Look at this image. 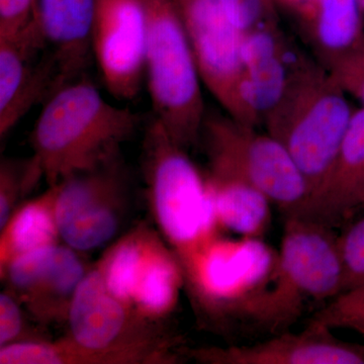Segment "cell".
I'll use <instances>...</instances> for the list:
<instances>
[{
	"label": "cell",
	"mask_w": 364,
	"mask_h": 364,
	"mask_svg": "<svg viewBox=\"0 0 364 364\" xmlns=\"http://www.w3.org/2000/svg\"><path fill=\"white\" fill-rule=\"evenodd\" d=\"M142 117L102 97L87 76L57 91L45 102L30 136L48 186L122 156Z\"/></svg>",
	"instance_id": "obj_1"
},
{
	"label": "cell",
	"mask_w": 364,
	"mask_h": 364,
	"mask_svg": "<svg viewBox=\"0 0 364 364\" xmlns=\"http://www.w3.org/2000/svg\"><path fill=\"white\" fill-rule=\"evenodd\" d=\"M346 95L318 60L301 55L289 67L282 97L263 117L267 133L305 177L309 200L331 168L353 116Z\"/></svg>",
	"instance_id": "obj_2"
},
{
	"label": "cell",
	"mask_w": 364,
	"mask_h": 364,
	"mask_svg": "<svg viewBox=\"0 0 364 364\" xmlns=\"http://www.w3.org/2000/svg\"><path fill=\"white\" fill-rule=\"evenodd\" d=\"M69 335L50 342L51 364L176 363V340L146 324L111 293L97 265L87 270L69 308Z\"/></svg>",
	"instance_id": "obj_3"
},
{
	"label": "cell",
	"mask_w": 364,
	"mask_h": 364,
	"mask_svg": "<svg viewBox=\"0 0 364 364\" xmlns=\"http://www.w3.org/2000/svg\"><path fill=\"white\" fill-rule=\"evenodd\" d=\"M143 172L155 221L183 274L219 226L205 177L155 117L146 124Z\"/></svg>",
	"instance_id": "obj_4"
},
{
	"label": "cell",
	"mask_w": 364,
	"mask_h": 364,
	"mask_svg": "<svg viewBox=\"0 0 364 364\" xmlns=\"http://www.w3.org/2000/svg\"><path fill=\"white\" fill-rule=\"evenodd\" d=\"M145 79L154 117L186 151L200 142L207 109L202 77L176 0H146Z\"/></svg>",
	"instance_id": "obj_5"
},
{
	"label": "cell",
	"mask_w": 364,
	"mask_h": 364,
	"mask_svg": "<svg viewBox=\"0 0 364 364\" xmlns=\"http://www.w3.org/2000/svg\"><path fill=\"white\" fill-rule=\"evenodd\" d=\"M335 229L306 219L286 218L272 286L261 299L253 325L280 333L304 306L339 296L343 265Z\"/></svg>",
	"instance_id": "obj_6"
},
{
	"label": "cell",
	"mask_w": 364,
	"mask_h": 364,
	"mask_svg": "<svg viewBox=\"0 0 364 364\" xmlns=\"http://www.w3.org/2000/svg\"><path fill=\"white\" fill-rule=\"evenodd\" d=\"M208 176L250 184L267 196L284 217L301 213L310 198L308 183L286 148L269 134L229 114H205L200 142Z\"/></svg>",
	"instance_id": "obj_7"
},
{
	"label": "cell",
	"mask_w": 364,
	"mask_h": 364,
	"mask_svg": "<svg viewBox=\"0 0 364 364\" xmlns=\"http://www.w3.org/2000/svg\"><path fill=\"white\" fill-rule=\"evenodd\" d=\"M97 265L111 293L146 324L159 327L176 308L183 274L171 249L152 230L140 227L124 235Z\"/></svg>",
	"instance_id": "obj_8"
},
{
	"label": "cell",
	"mask_w": 364,
	"mask_h": 364,
	"mask_svg": "<svg viewBox=\"0 0 364 364\" xmlns=\"http://www.w3.org/2000/svg\"><path fill=\"white\" fill-rule=\"evenodd\" d=\"M128 193L122 156L60 182L55 210L61 240L77 252L107 245L123 224Z\"/></svg>",
	"instance_id": "obj_9"
},
{
	"label": "cell",
	"mask_w": 364,
	"mask_h": 364,
	"mask_svg": "<svg viewBox=\"0 0 364 364\" xmlns=\"http://www.w3.org/2000/svg\"><path fill=\"white\" fill-rule=\"evenodd\" d=\"M203 83L236 121L257 127L242 95L244 33L217 0H176Z\"/></svg>",
	"instance_id": "obj_10"
},
{
	"label": "cell",
	"mask_w": 364,
	"mask_h": 364,
	"mask_svg": "<svg viewBox=\"0 0 364 364\" xmlns=\"http://www.w3.org/2000/svg\"><path fill=\"white\" fill-rule=\"evenodd\" d=\"M148 41L146 0H98L93 58L107 91L119 100L140 93Z\"/></svg>",
	"instance_id": "obj_11"
},
{
	"label": "cell",
	"mask_w": 364,
	"mask_h": 364,
	"mask_svg": "<svg viewBox=\"0 0 364 364\" xmlns=\"http://www.w3.org/2000/svg\"><path fill=\"white\" fill-rule=\"evenodd\" d=\"M86 268L77 251L68 246H47L18 256L2 272L9 291L42 323L68 318L72 298Z\"/></svg>",
	"instance_id": "obj_12"
},
{
	"label": "cell",
	"mask_w": 364,
	"mask_h": 364,
	"mask_svg": "<svg viewBox=\"0 0 364 364\" xmlns=\"http://www.w3.org/2000/svg\"><path fill=\"white\" fill-rule=\"evenodd\" d=\"M58 90L56 63L33 18L16 37L0 39V140Z\"/></svg>",
	"instance_id": "obj_13"
},
{
	"label": "cell",
	"mask_w": 364,
	"mask_h": 364,
	"mask_svg": "<svg viewBox=\"0 0 364 364\" xmlns=\"http://www.w3.org/2000/svg\"><path fill=\"white\" fill-rule=\"evenodd\" d=\"M332 328L312 318L301 331L280 332L255 344L188 349L208 364H364V345L338 339Z\"/></svg>",
	"instance_id": "obj_14"
},
{
	"label": "cell",
	"mask_w": 364,
	"mask_h": 364,
	"mask_svg": "<svg viewBox=\"0 0 364 364\" xmlns=\"http://www.w3.org/2000/svg\"><path fill=\"white\" fill-rule=\"evenodd\" d=\"M364 193V107L354 111L331 168L296 217L336 229L360 213Z\"/></svg>",
	"instance_id": "obj_15"
},
{
	"label": "cell",
	"mask_w": 364,
	"mask_h": 364,
	"mask_svg": "<svg viewBox=\"0 0 364 364\" xmlns=\"http://www.w3.org/2000/svg\"><path fill=\"white\" fill-rule=\"evenodd\" d=\"M98 0H36L33 20L58 70L60 90L86 76Z\"/></svg>",
	"instance_id": "obj_16"
},
{
	"label": "cell",
	"mask_w": 364,
	"mask_h": 364,
	"mask_svg": "<svg viewBox=\"0 0 364 364\" xmlns=\"http://www.w3.org/2000/svg\"><path fill=\"white\" fill-rule=\"evenodd\" d=\"M286 44L277 23H264L244 33L242 45L244 104L256 124L282 97L289 77Z\"/></svg>",
	"instance_id": "obj_17"
},
{
	"label": "cell",
	"mask_w": 364,
	"mask_h": 364,
	"mask_svg": "<svg viewBox=\"0 0 364 364\" xmlns=\"http://www.w3.org/2000/svg\"><path fill=\"white\" fill-rule=\"evenodd\" d=\"M59 184L18 205L0 229V272L14 259L37 249L59 244L56 205Z\"/></svg>",
	"instance_id": "obj_18"
},
{
	"label": "cell",
	"mask_w": 364,
	"mask_h": 364,
	"mask_svg": "<svg viewBox=\"0 0 364 364\" xmlns=\"http://www.w3.org/2000/svg\"><path fill=\"white\" fill-rule=\"evenodd\" d=\"M299 18L305 23L318 61L326 68L364 33L358 0H314Z\"/></svg>",
	"instance_id": "obj_19"
},
{
	"label": "cell",
	"mask_w": 364,
	"mask_h": 364,
	"mask_svg": "<svg viewBox=\"0 0 364 364\" xmlns=\"http://www.w3.org/2000/svg\"><path fill=\"white\" fill-rule=\"evenodd\" d=\"M214 203L218 226L259 239L270 224V202L264 193L250 184L235 179L205 177Z\"/></svg>",
	"instance_id": "obj_20"
},
{
	"label": "cell",
	"mask_w": 364,
	"mask_h": 364,
	"mask_svg": "<svg viewBox=\"0 0 364 364\" xmlns=\"http://www.w3.org/2000/svg\"><path fill=\"white\" fill-rule=\"evenodd\" d=\"M44 172L39 160L28 158H4L0 164V229L6 224L23 198L32 193Z\"/></svg>",
	"instance_id": "obj_21"
},
{
	"label": "cell",
	"mask_w": 364,
	"mask_h": 364,
	"mask_svg": "<svg viewBox=\"0 0 364 364\" xmlns=\"http://www.w3.org/2000/svg\"><path fill=\"white\" fill-rule=\"evenodd\" d=\"M343 265L342 293L364 287V217L346 224L338 235Z\"/></svg>",
	"instance_id": "obj_22"
},
{
	"label": "cell",
	"mask_w": 364,
	"mask_h": 364,
	"mask_svg": "<svg viewBox=\"0 0 364 364\" xmlns=\"http://www.w3.org/2000/svg\"><path fill=\"white\" fill-rule=\"evenodd\" d=\"M337 85L364 107V33L352 47L327 67Z\"/></svg>",
	"instance_id": "obj_23"
},
{
	"label": "cell",
	"mask_w": 364,
	"mask_h": 364,
	"mask_svg": "<svg viewBox=\"0 0 364 364\" xmlns=\"http://www.w3.org/2000/svg\"><path fill=\"white\" fill-rule=\"evenodd\" d=\"M313 318L332 329H350L364 322V287L340 294Z\"/></svg>",
	"instance_id": "obj_24"
},
{
	"label": "cell",
	"mask_w": 364,
	"mask_h": 364,
	"mask_svg": "<svg viewBox=\"0 0 364 364\" xmlns=\"http://www.w3.org/2000/svg\"><path fill=\"white\" fill-rule=\"evenodd\" d=\"M36 0H0V39H11L32 23Z\"/></svg>",
	"instance_id": "obj_25"
},
{
	"label": "cell",
	"mask_w": 364,
	"mask_h": 364,
	"mask_svg": "<svg viewBox=\"0 0 364 364\" xmlns=\"http://www.w3.org/2000/svg\"><path fill=\"white\" fill-rule=\"evenodd\" d=\"M21 305L9 291L0 294V347L18 342L23 333Z\"/></svg>",
	"instance_id": "obj_26"
},
{
	"label": "cell",
	"mask_w": 364,
	"mask_h": 364,
	"mask_svg": "<svg viewBox=\"0 0 364 364\" xmlns=\"http://www.w3.org/2000/svg\"><path fill=\"white\" fill-rule=\"evenodd\" d=\"M253 26L264 23H277V0H243Z\"/></svg>",
	"instance_id": "obj_27"
},
{
	"label": "cell",
	"mask_w": 364,
	"mask_h": 364,
	"mask_svg": "<svg viewBox=\"0 0 364 364\" xmlns=\"http://www.w3.org/2000/svg\"><path fill=\"white\" fill-rule=\"evenodd\" d=\"M217 1L221 4L228 18L242 32H247L253 28L252 20L243 0H217Z\"/></svg>",
	"instance_id": "obj_28"
},
{
	"label": "cell",
	"mask_w": 364,
	"mask_h": 364,
	"mask_svg": "<svg viewBox=\"0 0 364 364\" xmlns=\"http://www.w3.org/2000/svg\"><path fill=\"white\" fill-rule=\"evenodd\" d=\"M313 1L314 0H277V2H279L289 9H293L299 16L305 13Z\"/></svg>",
	"instance_id": "obj_29"
},
{
	"label": "cell",
	"mask_w": 364,
	"mask_h": 364,
	"mask_svg": "<svg viewBox=\"0 0 364 364\" xmlns=\"http://www.w3.org/2000/svg\"><path fill=\"white\" fill-rule=\"evenodd\" d=\"M351 330H353V331L359 333V334L363 335V336L364 337V322L359 323V324L353 326V327L351 328Z\"/></svg>",
	"instance_id": "obj_30"
},
{
	"label": "cell",
	"mask_w": 364,
	"mask_h": 364,
	"mask_svg": "<svg viewBox=\"0 0 364 364\" xmlns=\"http://www.w3.org/2000/svg\"><path fill=\"white\" fill-rule=\"evenodd\" d=\"M358 4L359 9H360L361 14H363V18L364 20V0H358Z\"/></svg>",
	"instance_id": "obj_31"
},
{
	"label": "cell",
	"mask_w": 364,
	"mask_h": 364,
	"mask_svg": "<svg viewBox=\"0 0 364 364\" xmlns=\"http://www.w3.org/2000/svg\"><path fill=\"white\" fill-rule=\"evenodd\" d=\"M364 210V193L363 195V198H361V203H360V212H363Z\"/></svg>",
	"instance_id": "obj_32"
}]
</instances>
